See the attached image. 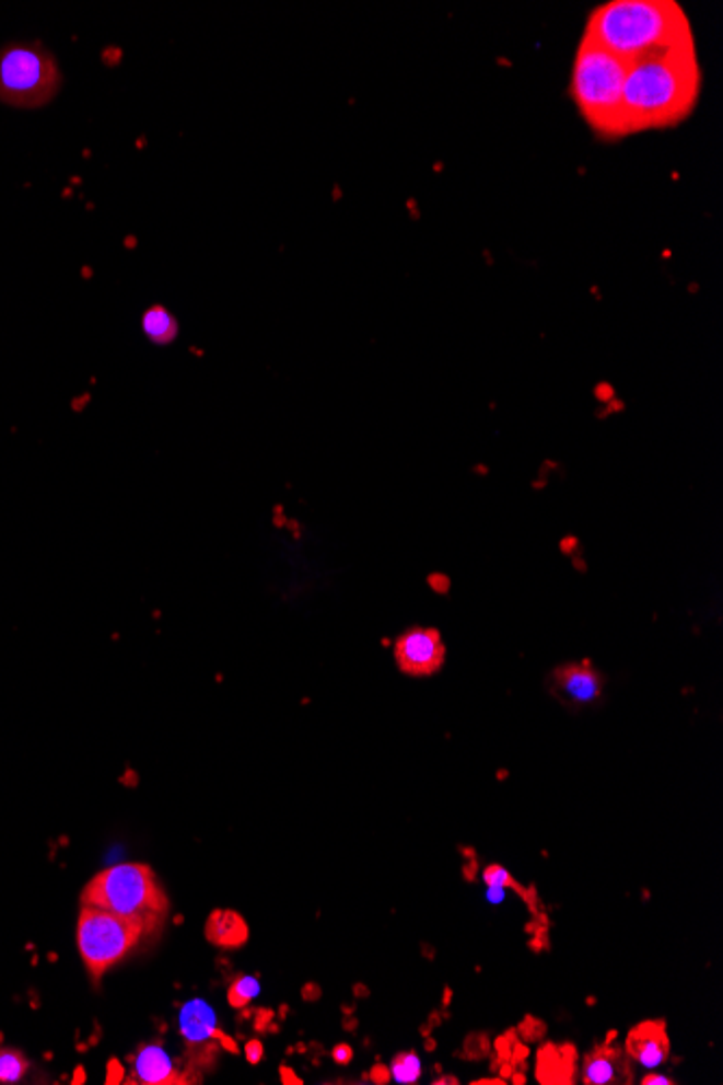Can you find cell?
Masks as SVG:
<instances>
[{
  "mask_svg": "<svg viewBox=\"0 0 723 1085\" xmlns=\"http://www.w3.org/2000/svg\"><path fill=\"white\" fill-rule=\"evenodd\" d=\"M205 934L208 943L221 949H241L249 938L245 919L234 910H214L208 916Z\"/></svg>",
  "mask_w": 723,
  "mask_h": 1085,
  "instance_id": "cell-13",
  "label": "cell"
},
{
  "mask_svg": "<svg viewBox=\"0 0 723 1085\" xmlns=\"http://www.w3.org/2000/svg\"><path fill=\"white\" fill-rule=\"evenodd\" d=\"M132 1077L137 1084L145 1085L191 1084L161 1044H145L139 1049L132 1062Z\"/></svg>",
  "mask_w": 723,
  "mask_h": 1085,
  "instance_id": "cell-12",
  "label": "cell"
},
{
  "mask_svg": "<svg viewBox=\"0 0 723 1085\" xmlns=\"http://www.w3.org/2000/svg\"><path fill=\"white\" fill-rule=\"evenodd\" d=\"M263 1055H265V1049H263L260 1040H249L245 1044V1058L249 1064H258L263 1060Z\"/></svg>",
  "mask_w": 723,
  "mask_h": 1085,
  "instance_id": "cell-19",
  "label": "cell"
},
{
  "mask_svg": "<svg viewBox=\"0 0 723 1085\" xmlns=\"http://www.w3.org/2000/svg\"><path fill=\"white\" fill-rule=\"evenodd\" d=\"M28 1060L18 1051L2 1047L0 1049V1084H18L28 1073Z\"/></svg>",
  "mask_w": 723,
  "mask_h": 1085,
  "instance_id": "cell-15",
  "label": "cell"
},
{
  "mask_svg": "<svg viewBox=\"0 0 723 1085\" xmlns=\"http://www.w3.org/2000/svg\"><path fill=\"white\" fill-rule=\"evenodd\" d=\"M626 1055L632 1060V1064H639L648 1071L658 1069L669 1060L672 1053V1040L667 1036V1023L665 1020H643L634 1025L623 1042Z\"/></svg>",
  "mask_w": 723,
  "mask_h": 1085,
  "instance_id": "cell-10",
  "label": "cell"
},
{
  "mask_svg": "<svg viewBox=\"0 0 723 1085\" xmlns=\"http://www.w3.org/2000/svg\"><path fill=\"white\" fill-rule=\"evenodd\" d=\"M395 659L404 674L433 677L442 670L446 646L435 628H410L395 644Z\"/></svg>",
  "mask_w": 723,
  "mask_h": 1085,
  "instance_id": "cell-8",
  "label": "cell"
},
{
  "mask_svg": "<svg viewBox=\"0 0 723 1085\" xmlns=\"http://www.w3.org/2000/svg\"><path fill=\"white\" fill-rule=\"evenodd\" d=\"M583 37L628 64L696 46L687 13L672 0H614L600 4L592 11Z\"/></svg>",
  "mask_w": 723,
  "mask_h": 1085,
  "instance_id": "cell-2",
  "label": "cell"
},
{
  "mask_svg": "<svg viewBox=\"0 0 723 1085\" xmlns=\"http://www.w3.org/2000/svg\"><path fill=\"white\" fill-rule=\"evenodd\" d=\"M550 695L570 711H581L598 704L605 693V677L590 663H563L548 677Z\"/></svg>",
  "mask_w": 723,
  "mask_h": 1085,
  "instance_id": "cell-7",
  "label": "cell"
},
{
  "mask_svg": "<svg viewBox=\"0 0 723 1085\" xmlns=\"http://www.w3.org/2000/svg\"><path fill=\"white\" fill-rule=\"evenodd\" d=\"M331 1058H334L336 1064H349L351 1058H353V1051H351L349 1044H338V1047H334Z\"/></svg>",
  "mask_w": 723,
  "mask_h": 1085,
  "instance_id": "cell-20",
  "label": "cell"
},
{
  "mask_svg": "<svg viewBox=\"0 0 723 1085\" xmlns=\"http://www.w3.org/2000/svg\"><path fill=\"white\" fill-rule=\"evenodd\" d=\"M178 1027H180V1036L185 1038L191 1051H205V1055H208V1049H212L214 1042L219 1040L223 1049H228L230 1053H238L234 1042L219 1031L217 1014L212 1005H208L202 999H194L183 1005Z\"/></svg>",
  "mask_w": 723,
  "mask_h": 1085,
  "instance_id": "cell-9",
  "label": "cell"
},
{
  "mask_svg": "<svg viewBox=\"0 0 723 1085\" xmlns=\"http://www.w3.org/2000/svg\"><path fill=\"white\" fill-rule=\"evenodd\" d=\"M630 64L583 37L572 68V100L587 126L605 141L628 137L623 85Z\"/></svg>",
  "mask_w": 723,
  "mask_h": 1085,
  "instance_id": "cell-3",
  "label": "cell"
},
{
  "mask_svg": "<svg viewBox=\"0 0 723 1085\" xmlns=\"http://www.w3.org/2000/svg\"><path fill=\"white\" fill-rule=\"evenodd\" d=\"M700 90L702 70L696 46L630 64L623 85L628 135L678 126L693 113Z\"/></svg>",
  "mask_w": 723,
  "mask_h": 1085,
  "instance_id": "cell-1",
  "label": "cell"
},
{
  "mask_svg": "<svg viewBox=\"0 0 723 1085\" xmlns=\"http://www.w3.org/2000/svg\"><path fill=\"white\" fill-rule=\"evenodd\" d=\"M422 1075V1064H420V1058L413 1053V1051H406V1053H399L393 1064H390V1077L397 1082V1084L412 1085L420 1080Z\"/></svg>",
  "mask_w": 723,
  "mask_h": 1085,
  "instance_id": "cell-16",
  "label": "cell"
},
{
  "mask_svg": "<svg viewBox=\"0 0 723 1085\" xmlns=\"http://www.w3.org/2000/svg\"><path fill=\"white\" fill-rule=\"evenodd\" d=\"M260 994V982L254 976H241L228 988V1001L232 1007L243 1009Z\"/></svg>",
  "mask_w": 723,
  "mask_h": 1085,
  "instance_id": "cell-17",
  "label": "cell"
},
{
  "mask_svg": "<svg viewBox=\"0 0 723 1085\" xmlns=\"http://www.w3.org/2000/svg\"><path fill=\"white\" fill-rule=\"evenodd\" d=\"M143 938V932L130 923L98 905H83L77 925V945L92 978H103L104 973L121 962Z\"/></svg>",
  "mask_w": 723,
  "mask_h": 1085,
  "instance_id": "cell-6",
  "label": "cell"
},
{
  "mask_svg": "<svg viewBox=\"0 0 723 1085\" xmlns=\"http://www.w3.org/2000/svg\"><path fill=\"white\" fill-rule=\"evenodd\" d=\"M483 882H486V885L490 888H497V890L516 888V892H520L522 897H526V894H524V888L520 887L516 880L512 878V874H510L505 867H501V865H490V867H486V872H483Z\"/></svg>",
  "mask_w": 723,
  "mask_h": 1085,
  "instance_id": "cell-18",
  "label": "cell"
},
{
  "mask_svg": "<svg viewBox=\"0 0 723 1085\" xmlns=\"http://www.w3.org/2000/svg\"><path fill=\"white\" fill-rule=\"evenodd\" d=\"M632 1082H634L632 1060L618 1044L605 1042L583 1060L585 1085H628Z\"/></svg>",
  "mask_w": 723,
  "mask_h": 1085,
  "instance_id": "cell-11",
  "label": "cell"
},
{
  "mask_svg": "<svg viewBox=\"0 0 723 1085\" xmlns=\"http://www.w3.org/2000/svg\"><path fill=\"white\" fill-rule=\"evenodd\" d=\"M676 1082L672 1077H665V1075H645L641 1080V1085H674Z\"/></svg>",
  "mask_w": 723,
  "mask_h": 1085,
  "instance_id": "cell-21",
  "label": "cell"
},
{
  "mask_svg": "<svg viewBox=\"0 0 723 1085\" xmlns=\"http://www.w3.org/2000/svg\"><path fill=\"white\" fill-rule=\"evenodd\" d=\"M117 1080H121V1071H119V1073H115V1062H113V1064H110V1077H108V1082H110V1084H117Z\"/></svg>",
  "mask_w": 723,
  "mask_h": 1085,
  "instance_id": "cell-22",
  "label": "cell"
},
{
  "mask_svg": "<svg viewBox=\"0 0 723 1085\" xmlns=\"http://www.w3.org/2000/svg\"><path fill=\"white\" fill-rule=\"evenodd\" d=\"M83 905H98L135 923L143 936L154 934L170 912V899L154 872L141 863H121L96 874L81 894Z\"/></svg>",
  "mask_w": 723,
  "mask_h": 1085,
  "instance_id": "cell-4",
  "label": "cell"
},
{
  "mask_svg": "<svg viewBox=\"0 0 723 1085\" xmlns=\"http://www.w3.org/2000/svg\"><path fill=\"white\" fill-rule=\"evenodd\" d=\"M141 330L154 345H170L178 338V319L161 303L150 305L141 316Z\"/></svg>",
  "mask_w": 723,
  "mask_h": 1085,
  "instance_id": "cell-14",
  "label": "cell"
},
{
  "mask_svg": "<svg viewBox=\"0 0 723 1085\" xmlns=\"http://www.w3.org/2000/svg\"><path fill=\"white\" fill-rule=\"evenodd\" d=\"M63 72L42 42L20 39L0 46V102L11 108L37 111L61 94Z\"/></svg>",
  "mask_w": 723,
  "mask_h": 1085,
  "instance_id": "cell-5",
  "label": "cell"
}]
</instances>
